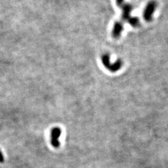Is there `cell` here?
<instances>
[{
    "instance_id": "cell-1",
    "label": "cell",
    "mask_w": 168,
    "mask_h": 168,
    "mask_svg": "<svg viewBox=\"0 0 168 168\" xmlns=\"http://www.w3.org/2000/svg\"><path fill=\"white\" fill-rule=\"evenodd\" d=\"M102 62L108 70L112 72H116L119 71L123 65V62L120 59L116 61L115 62L111 64L110 62V55L104 54L102 55Z\"/></svg>"
},
{
    "instance_id": "cell-2",
    "label": "cell",
    "mask_w": 168,
    "mask_h": 168,
    "mask_svg": "<svg viewBox=\"0 0 168 168\" xmlns=\"http://www.w3.org/2000/svg\"><path fill=\"white\" fill-rule=\"evenodd\" d=\"M158 4L156 1H150L146 6L143 12V18L146 22H151L153 19V15L156 9Z\"/></svg>"
},
{
    "instance_id": "cell-3",
    "label": "cell",
    "mask_w": 168,
    "mask_h": 168,
    "mask_svg": "<svg viewBox=\"0 0 168 168\" xmlns=\"http://www.w3.org/2000/svg\"><path fill=\"white\" fill-rule=\"evenodd\" d=\"M61 135V130L59 128H54L51 131L50 143L53 147L57 148L60 146L59 138Z\"/></svg>"
},
{
    "instance_id": "cell-4",
    "label": "cell",
    "mask_w": 168,
    "mask_h": 168,
    "mask_svg": "<svg viewBox=\"0 0 168 168\" xmlns=\"http://www.w3.org/2000/svg\"><path fill=\"white\" fill-rule=\"evenodd\" d=\"M122 10V19L124 21H127L131 17V12L133 10V6L130 4H123L121 6Z\"/></svg>"
},
{
    "instance_id": "cell-5",
    "label": "cell",
    "mask_w": 168,
    "mask_h": 168,
    "mask_svg": "<svg viewBox=\"0 0 168 168\" xmlns=\"http://www.w3.org/2000/svg\"><path fill=\"white\" fill-rule=\"evenodd\" d=\"M123 30V24L122 21H117L113 26L112 30V37L115 39H118L120 37Z\"/></svg>"
},
{
    "instance_id": "cell-6",
    "label": "cell",
    "mask_w": 168,
    "mask_h": 168,
    "mask_svg": "<svg viewBox=\"0 0 168 168\" xmlns=\"http://www.w3.org/2000/svg\"><path fill=\"white\" fill-rule=\"evenodd\" d=\"M127 22L130 24L131 26L134 28H137L140 26V19L137 17H131Z\"/></svg>"
},
{
    "instance_id": "cell-7",
    "label": "cell",
    "mask_w": 168,
    "mask_h": 168,
    "mask_svg": "<svg viewBox=\"0 0 168 168\" xmlns=\"http://www.w3.org/2000/svg\"><path fill=\"white\" fill-rule=\"evenodd\" d=\"M116 3L119 7H121L124 4V0H116Z\"/></svg>"
},
{
    "instance_id": "cell-8",
    "label": "cell",
    "mask_w": 168,
    "mask_h": 168,
    "mask_svg": "<svg viewBox=\"0 0 168 168\" xmlns=\"http://www.w3.org/2000/svg\"><path fill=\"white\" fill-rule=\"evenodd\" d=\"M0 162L1 163L4 162V156L2 152L1 151V150H0Z\"/></svg>"
}]
</instances>
